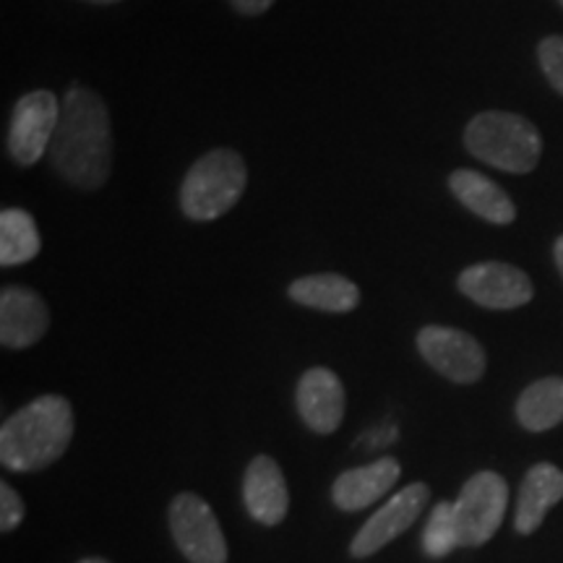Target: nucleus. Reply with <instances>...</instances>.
Instances as JSON below:
<instances>
[{
  "label": "nucleus",
  "mask_w": 563,
  "mask_h": 563,
  "mask_svg": "<svg viewBox=\"0 0 563 563\" xmlns=\"http://www.w3.org/2000/svg\"><path fill=\"white\" fill-rule=\"evenodd\" d=\"M51 165L63 180L81 191H97L112 173V123L108 104L97 91L70 87L60 100Z\"/></svg>",
  "instance_id": "1"
},
{
  "label": "nucleus",
  "mask_w": 563,
  "mask_h": 563,
  "mask_svg": "<svg viewBox=\"0 0 563 563\" xmlns=\"http://www.w3.org/2000/svg\"><path fill=\"white\" fill-rule=\"evenodd\" d=\"M74 428V407L66 397H37L13 412L0 428V462L13 473H37L51 467L66 454Z\"/></svg>",
  "instance_id": "2"
},
{
  "label": "nucleus",
  "mask_w": 563,
  "mask_h": 563,
  "mask_svg": "<svg viewBox=\"0 0 563 563\" xmlns=\"http://www.w3.org/2000/svg\"><path fill=\"white\" fill-rule=\"evenodd\" d=\"M464 146L475 159L514 175L532 173L543 154V139L527 118L498 110L481 112L470 121Z\"/></svg>",
  "instance_id": "3"
},
{
  "label": "nucleus",
  "mask_w": 563,
  "mask_h": 563,
  "mask_svg": "<svg viewBox=\"0 0 563 563\" xmlns=\"http://www.w3.org/2000/svg\"><path fill=\"white\" fill-rule=\"evenodd\" d=\"M249 170L238 152L214 150L191 165L180 186V209L188 220L211 222L241 201Z\"/></svg>",
  "instance_id": "4"
},
{
  "label": "nucleus",
  "mask_w": 563,
  "mask_h": 563,
  "mask_svg": "<svg viewBox=\"0 0 563 563\" xmlns=\"http://www.w3.org/2000/svg\"><path fill=\"white\" fill-rule=\"evenodd\" d=\"M506 506H509V485L501 475L485 470V473L470 477L454 501L460 548L488 543L504 522Z\"/></svg>",
  "instance_id": "5"
},
{
  "label": "nucleus",
  "mask_w": 563,
  "mask_h": 563,
  "mask_svg": "<svg viewBox=\"0 0 563 563\" xmlns=\"http://www.w3.org/2000/svg\"><path fill=\"white\" fill-rule=\"evenodd\" d=\"M175 545L191 563H228V543L211 506L196 493H178L170 504Z\"/></svg>",
  "instance_id": "6"
},
{
  "label": "nucleus",
  "mask_w": 563,
  "mask_h": 563,
  "mask_svg": "<svg viewBox=\"0 0 563 563\" xmlns=\"http://www.w3.org/2000/svg\"><path fill=\"white\" fill-rule=\"evenodd\" d=\"M418 352L422 361L454 384L481 382L488 357L475 336L454 327H422L418 332Z\"/></svg>",
  "instance_id": "7"
},
{
  "label": "nucleus",
  "mask_w": 563,
  "mask_h": 563,
  "mask_svg": "<svg viewBox=\"0 0 563 563\" xmlns=\"http://www.w3.org/2000/svg\"><path fill=\"white\" fill-rule=\"evenodd\" d=\"M60 118V100L53 91H30L16 102L9 129V152L19 165L30 167L51 152Z\"/></svg>",
  "instance_id": "8"
},
{
  "label": "nucleus",
  "mask_w": 563,
  "mask_h": 563,
  "mask_svg": "<svg viewBox=\"0 0 563 563\" xmlns=\"http://www.w3.org/2000/svg\"><path fill=\"white\" fill-rule=\"evenodd\" d=\"M428 498H431V488H428L426 483H410L407 488L394 493L389 501L373 514L368 522L357 530L355 538H352V559H371L373 553H378L382 548L394 543L399 534L407 532L415 525V519H418L422 509L428 506Z\"/></svg>",
  "instance_id": "9"
},
{
  "label": "nucleus",
  "mask_w": 563,
  "mask_h": 563,
  "mask_svg": "<svg viewBox=\"0 0 563 563\" xmlns=\"http://www.w3.org/2000/svg\"><path fill=\"white\" fill-rule=\"evenodd\" d=\"M464 298H470L477 306L490 308V311H511L522 308L532 300L534 287L517 266L504 262H483L467 266L456 282Z\"/></svg>",
  "instance_id": "10"
},
{
  "label": "nucleus",
  "mask_w": 563,
  "mask_h": 563,
  "mask_svg": "<svg viewBox=\"0 0 563 563\" xmlns=\"http://www.w3.org/2000/svg\"><path fill=\"white\" fill-rule=\"evenodd\" d=\"M295 402H298V412L302 422L311 428L313 433L329 435L342 426L344 407H347V397H344V386L340 376L332 368H308L300 376L298 391H295Z\"/></svg>",
  "instance_id": "11"
},
{
  "label": "nucleus",
  "mask_w": 563,
  "mask_h": 563,
  "mask_svg": "<svg viewBox=\"0 0 563 563\" xmlns=\"http://www.w3.org/2000/svg\"><path fill=\"white\" fill-rule=\"evenodd\" d=\"M51 327L45 300L30 287L9 285L0 292V344L5 350H26L37 344Z\"/></svg>",
  "instance_id": "12"
},
{
  "label": "nucleus",
  "mask_w": 563,
  "mask_h": 563,
  "mask_svg": "<svg viewBox=\"0 0 563 563\" xmlns=\"http://www.w3.org/2000/svg\"><path fill=\"white\" fill-rule=\"evenodd\" d=\"M243 504L251 519L266 527L279 525L290 509V493H287L282 467L269 454L253 456L243 475Z\"/></svg>",
  "instance_id": "13"
},
{
  "label": "nucleus",
  "mask_w": 563,
  "mask_h": 563,
  "mask_svg": "<svg viewBox=\"0 0 563 563\" xmlns=\"http://www.w3.org/2000/svg\"><path fill=\"white\" fill-rule=\"evenodd\" d=\"M402 477V464L394 456H382L365 467L344 470L332 485V501L342 511H361L384 498Z\"/></svg>",
  "instance_id": "14"
},
{
  "label": "nucleus",
  "mask_w": 563,
  "mask_h": 563,
  "mask_svg": "<svg viewBox=\"0 0 563 563\" xmlns=\"http://www.w3.org/2000/svg\"><path fill=\"white\" fill-rule=\"evenodd\" d=\"M563 498V473L555 464L540 462L527 473L519 488V504L514 527L519 534H532L543 525L545 514Z\"/></svg>",
  "instance_id": "15"
},
{
  "label": "nucleus",
  "mask_w": 563,
  "mask_h": 563,
  "mask_svg": "<svg viewBox=\"0 0 563 563\" xmlns=\"http://www.w3.org/2000/svg\"><path fill=\"white\" fill-rule=\"evenodd\" d=\"M449 188L462 207L490 224H511L517 207L501 186L475 170H454L449 175Z\"/></svg>",
  "instance_id": "16"
},
{
  "label": "nucleus",
  "mask_w": 563,
  "mask_h": 563,
  "mask_svg": "<svg viewBox=\"0 0 563 563\" xmlns=\"http://www.w3.org/2000/svg\"><path fill=\"white\" fill-rule=\"evenodd\" d=\"M292 302L323 313H350L361 302V287L342 274H308L287 287Z\"/></svg>",
  "instance_id": "17"
},
{
  "label": "nucleus",
  "mask_w": 563,
  "mask_h": 563,
  "mask_svg": "<svg viewBox=\"0 0 563 563\" xmlns=\"http://www.w3.org/2000/svg\"><path fill=\"white\" fill-rule=\"evenodd\" d=\"M517 420L525 431L543 433L563 420V378L548 376L527 386L517 399Z\"/></svg>",
  "instance_id": "18"
},
{
  "label": "nucleus",
  "mask_w": 563,
  "mask_h": 563,
  "mask_svg": "<svg viewBox=\"0 0 563 563\" xmlns=\"http://www.w3.org/2000/svg\"><path fill=\"white\" fill-rule=\"evenodd\" d=\"M40 253V232L34 217L24 209H3L0 214V264L19 266Z\"/></svg>",
  "instance_id": "19"
},
{
  "label": "nucleus",
  "mask_w": 563,
  "mask_h": 563,
  "mask_svg": "<svg viewBox=\"0 0 563 563\" xmlns=\"http://www.w3.org/2000/svg\"><path fill=\"white\" fill-rule=\"evenodd\" d=\"M460 548V532H456V519H454V504L441 501L433 506L431 517H428L426 532H422V551L428 559L439 561L446 559L449 553Z\"/></svg>",
  "instance_id": "20"
},
{
  "label": "nucleus",
  "mask_w": 563,
  "mask_h": 563,
  "mask_svg": "<svg viewBox=\"0 0 563 563\" xmlns=\"http://www.w3.org/2000/svg\"><path fill=\"white\" fill-rule=\"evenodd\" d=\"M540 68H543L545 79L551 81V87L563 95V37L553 34V37H545L538 47Z\"/></svg>",
  "instance_id": "21"
},
{
  "label": "nucleus",
  "mask_w": 563,
  "mask_h": 563,
  "mask_svg": "<svg viewBox=\"0 0 563 563\" xmlns=\"http://www.w3.org/2000/svg\"><path fill=\"white\" fill-rule=\"evenodd\" d=\"M21 519H24V501L9 483H0V532H13Z\"/></svg>",
  "instance_id": "22"
},
{
  "label": "nucleus",
  "mask_w": 563,
  "mask_h": 563,
  "mask_svg": "<svg viewBox=\"0 0 563 563\" xmlns=\"http://www.w3.org/2000/svg\"><path fill=\"white\" fill-rule=\"evenodd\" d=\"M230 5L238 13H245V16H258V13H266L274 5V0H230Z\"/></svg>",
  "instance_id": "23"
},
{
  "label": "nucleus",
  "mask_w": 563,
  "mask_h": 563,
  "mask_svg": "<svg viewBox=\"0 0 563 563\" xmlns=\"http://www.w3.org/2000/svg\"><path fill=\"white\" fill-rule=\"evenodd\" d=\"M553 258H555V266H559V272H561V277H563V235L553 245Z\"/></svg>",
  "instance_id": "24"
},
{
  "label": "nucleus",
  "mask_w": 563,
  "mask_h": 563,
  "mask_svg": "<svg viewBox=\"0 0 563 563\" xmlns=\"http://www.w3.org/2000/svg\"><path fill=\"white\" fill-rule=\"evenodd\" d=\"M87 3H100V5H108V3H121V0H87Z\"/></svg>",
  "instance_id": "25"
},
{
  "label": "nucleus",
  "mask_w": 563,
  "mask_h": 563,
  "mask_svg": "<svg viewBox=\"0 0 563 563\" xmlns=\"http://www.w3.org/2000/svg\"><path fill=\"white\" fill-rule=\"evenodd\" d=\"M79 563H110V561H104V559H84Z\"/></svg>",
  "instance_id": "26"
},
{
  "label": "nucleus",
  "mask_w": 563,
  "mask_h": 563,
  "mask_svg": "<svg viewBox=\"0 0 563 563\" xmlns=\"http://www.w3.org/2000/svg\"><path fill=\"white\" fill-rule=\"evenodd\" d=\"M559 3H561V5H563V0H559Z\"/></svg>",
  "instance_id": "27"
}]
</instances>
